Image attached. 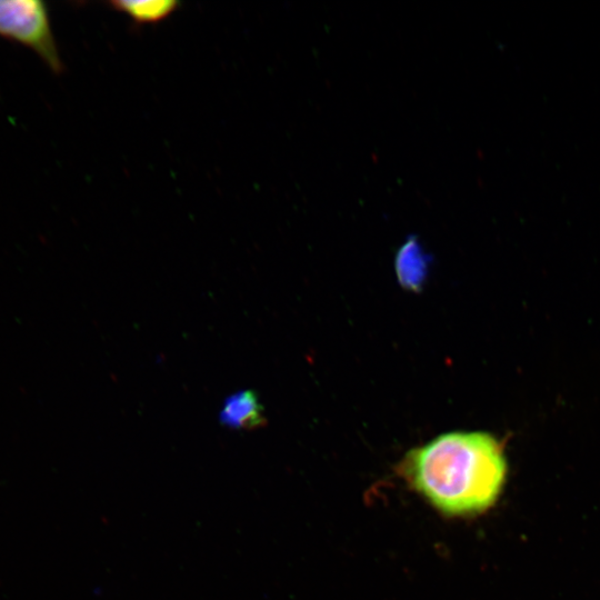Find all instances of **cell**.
<instances>
[{
	"instance_id": "obj_3",
	"label": "cell",
	"mask_w": 600,
	"mask_h": 600,
	"mask_svg": "<svg viewBox=\"0 0 600 600\" xmlns=\"http://www.w3.org/2000/svg\"><path fill=\"white\" fill-rule=\"evenodd\" d=\"M220 422L237 430H253L266 423L263 408L252 390H242L229 396L219 413Z\"/></svg>"
},
{
	"instance_id": "obj_1",
	"label": "cell",
	"mask_w": 600,
	"mask_h": 600,
	"mask_svg": "<svg viewBox=\"0 0 600 600\" xmlns=\"http://www.w3.org/2000/svg\"><path fill=\"white\" fill-rule=\"evenodd\" d=\"M400 471L432 508L458 518L493 506L506 480L507 464L500 443L491 434L454 431L409 451Z\"/></svg>"
},
{
	"instance_id": "obj_2",
	"label": "cell",
	"mask_w": 600,
	"mask_h": 600,
	"mask_svg": "<svg viewBox=\"0 0 600 600\" xmlns=\"http://www.w3.org/2000/svg\"><path fill=\"white\" fill-rule=\"evenodd\" d=\"M0 37L34 52L53 73L63 72L46 2L0 0Z\"/></svg>"
},
{
	"instance_id": "obj_4",
	"label": "cell",
	"mask_w": 600,
	"mask_h": 600,
	"mask_svg": "<svg viewBox=\"0 0 600 600\" xmlns=\"http://www.w3.org/2000/svg\"><path fill=\"white\" fill-rule=\"evenodd\" d=\"M431 258L416 237L403 242L396 254V273L400 284L411 291H420L426 282Z\"/></svg>"
},
{
	"instance_id": "obj_5",
	"label": "cell",
	"mask_w": 600,
	"mask_h": 600,
	"mask_svg": "<svg viewBox=\"0 0 600 600\" xmlns=\"http://www.w3.org/2000/svg\"><path fill=\"white\" fill-rule=\"evenodd\" d=\"M110 7L131 18L136 23H157L169 17L178 7L177 1H132L117 0L109 2Z\"/></svg>"
}]
</instances>
